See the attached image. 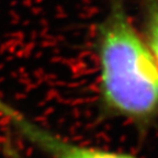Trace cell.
I'll list each match as a JSON object with an SVG mask.
<instances>
[{
    "instance_id": "6da1fadb",
    "label": "cell",
    "mask_w": 158,
    "mask_h": 158,
    "mask_svg": "<svg viewBox=\"0 0 158 158\" xmlns=\"http://www.w3.org/2000/svg\"><path fill=\"white\" fill-rule=\"evenodd\" d=\"M97 114L123 120L145 136L158 124V68L126 0H107L93 29Z\"/></svg>"
},
{
    "instance_id": "277c9868",
    "label": "cell",
    "mask_w": 158,
    "mask_h": 158,
    "mask_svg": "<svg viewBox=\"0 0 158 158\" xmlns=\"http://www.w3.org/2000/svg\"><path fill=\"white\" fill-rule=\"evenodd\" d=\"M2 151L7 158H25L24 155L21 154V151L13 144L10 137H7L2 142Z\"/></svg>"
},
{
    "instance_id": "3957f363",
    "label": "cell",
    "mask_w": 158,
    "mask_h": 158,
    "mask_svg": "<svg viewBox=\"0 0 158 158\" xmlns=\"http://www.w3.org/2000/svg\"><path fill=\"white\" fill-rule=\"evenodd\" d=\"M141 31L158 68V0H139Z\"/></svg>"
},
{
    "instance_id": "7a4b0ae2",
    "label": "cell",
    "mask_w": 158,
    "mask_h": 158,
    "mask_svg": "<svg viewBox=\"0 0 158 158\" xmlns=\"http://www.w3.org/2000/svg\"><path fill=\"white\" fill-rule=\"evenodd\" d=\"M0 115L12 129L52 158H137L127 153L77 144L38 125L20 110L0 99Z\"/></svg>"
}]
</instances>
